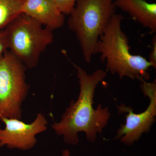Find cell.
<instances>
[{"mask_svg":"<svg viewBox=\"0 0 156 156\" xmlns=\"http://www.w3.org/2000/svg\"><path fill=\"white\" fill-rule=\"evenodd\" d=\"M123 19L121 14L113 16L99 37L96 54H100L101 61L106 62L107 70L112 74L147 81L150 78L151 64L145 57L131 54L128 37L122 28Z\"/></svg>","mask_w":156,"mask_h":156,"instance_id":"2","label":"cell"},{"mask_svg":"<svg viewBox=\"0 0 156 156\" xmlns=\"http://www.w3.org/2000/svg\"><path fill=\"white\" fill-rule=\"evenodd\" d=\"M26 67L10 51L0 56V120H21L22 104L29 86L26 80Z\"/></svg>","mask_w":156,"mask_h":156,"instance_id":"5","label":"cell"},{"mask_svg":"<svg viewBox=\"0 0 156 156\" xmlns=\"http://www.w3.org/2000/svg\"><path fill=\"white\" fill-rule=\"evenodd\" d=\"M80 85V92L76 101H72L58 122L52 125L56 134L63 136L67 144L76 145L79 143L78 133L83 132L87 139L95 142L98 133H101L107 125L111 115L108 107L99 105L93 106V98L97 85L106 76L101 69L89 74L80 66L74 65Z\"/></svg>","mask_w":156,"mask_h":156,"instance_id":"1","label":"cell"},{"mask_svg":"<svg viewBox=\"0 0 156 156\" xmlns=\"http://www.w3.org/2000/svg\"><path fill=\"white\" fill-rule=\"evenodd\" d=\"M9 49L7 35L5 29L0 30V56Z\"/></svg>","mask_w":156,"mask_h":156,"instance_id":"12","label":"cell"},{"mask_svg":"<svg viewBox=\"0 0 156 156\" xmlns=\"http://www.w3.org/2000/svg\"><path fill=\"white\" fill-rule=\"evenodd\" d=\"M140 88L143 93L150 99V103L146 110L139 114L133 112V109L124 104L117 105L119 113H126V122L117 131L115 139H121L126 145L131 146L140 138L143 133L150 131L155 121L156 116V83L141 81Z\"/></svg>","mask_w":156,"mask_h":156,"instance_id":"6","label":"cell"},{"mask_svg":"<svg viewBox=\"0 0 156 156\" xmlns=\"http://www.w3.org/2000/svg\"><path fill=\"white\" fill-rule=\"evenodd\" d=\"M62 13L69 15L73 10L77 0H53Z\"/></svg>","mask_w":156,"mask_h":156,"instance_id":"11","label":"cell"},{"mask_svg":"<svg viewBox=\"0 0 156 156\" xmlns=\"http://www.w3.org/2000/svg\"><path fill=\"white\" fill-rule=\"evenodd\" d=\"M42 25L22 13L4 29L10 52L30 69L37 65L41 54L54 41L53 31Z\"/></svg>","mask_w":156,"mask_h":156,"instance_id":"4","label":"cell"},{"mask_svg":"<svg viewBox=\"0 0 156 156\" xmlns=\"http://www.w3.org/2000/svg\"><path fill=\"white\" fill-rule=\"evenodd\" d=\"M61 156H70V152L68 150H65L62 151Z\"/></svg>","mask_w":156,"mask_h":156,"instance_id":"14","label":"cell"},{"mask_svg":"<svg viewBox=\"0 0 156 156\" xmlns=\"http://www.w3.org/2000/svg\"><path fill=\"white\" fill-rule=\"evenodd\" d=\"M25 0H0V30L4 29L22 13Z\"/></svg>","mask_w":156,"mask_h":156,"instance_id":"10","label":"cell"},{"mask_svg":"<svg viewBox=\"0 0 156 156\" xmlns=\"http://www.w3.org/2000/svg\"><path fill=\"white\" fill-rule=\"evenodd\" d=\"M114 4L116 8L128 13L143 26L156 32V3L145 0H115Z\"/></svg>","mask_w":156,"mask_h":156,"instance_id":"9","label":"cell"},{"mask_svg":"<svg viewBox=\"0 0 156 156\" xmlns=\"http://www.w3.org/2000/svg\"><path fill=\"white\" fill-rule=\"evenodd\" d=\"M115 0H77L69 14V27L76 34L84 59L96 54L99 37L115 13Z\"/></svg>","mask_w":156,"mask_h":156,"instance_id":"3","label":"cell"},{"mask_svg":"<svg viewBox=\"0 0 156 156\" xmlns=\"http://www.w3.org/2000/svg\"><path fill=\"white\" fill-rule=\"evenodd\" d=\"M1 121L5 127L0 129V147L5 146L10 149H31L36 144V136L48 128V121L41 113L30 124L12 118H3Z\"/></svg>","mask_w":156,"mask_h":156,"instance_id":"7","label":"cell"},{"mask_svg":"<svg viewBox=\"0 0 156 156\" xmlns=\"http://www.w3.org/2000/svg\"><path fill=\"white\" fill-rule=\"evenodd\" d=\"M152 50L150 55L149 59L148 61L151 64L152 67L155 69L156 68V35L153 37L152 41Z\"/></svg>","mask_w":156,"mask_h":156,"instance_id":"13","label":"cell"},{"mask_svg":"<svg viewBox=\"0 0 156 156\" xmlns=\"http://www.w3.org/2000/svg\"><path fill=\"white\" fill-rule=\"evenodd\" d=\"M21 11L52 31L64 24L65 15L53 0H25Z\"/></svg>","mask_w":156,"mask_h":156,"instance_id":"8","label":"cell"}]
</instances>
